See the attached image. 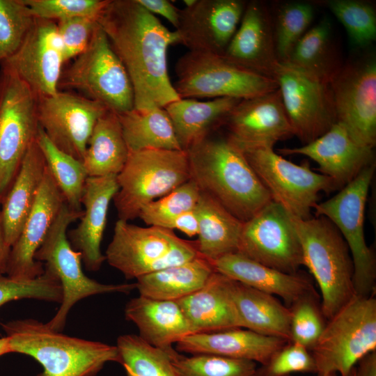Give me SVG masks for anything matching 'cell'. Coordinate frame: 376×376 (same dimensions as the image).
I'll return each instance as SVG.
<instances>
[{
	"label": "cell",
	"instance_id": "33",
	"mask_svg": "<svg viewBox=\"0 0 376 376\" xmlns=\"http://www.w3.org/2000/svg\"><path fill=\"white\" fill-rule=\"evenodd\" d=\"M215 271L212 263L200 255L179 265L147 274L136 279L139 295L178 301L201 288Z\"/></svg>",
	"mask_w": 376,
	"mask_h": 376
},
{
	"label": "cell",
	"instance_id": "18",
	"mask_svg": "<svg viewBox=\"0 0 376 376\" xmlns=\"http://www.w3.org/2000/svg\"><path fill=\"white\" fill-rule=\"evenodd\" d=\"M246 1L195 0L179 10L175 29L188 51L224 55L242 17Z\"/></svg>",
	"mask_w": 376,
	"mask_h": 376
},
{
	"label": "cell",
	"instance_id": "25",
	"mask_svg": "<svg viewBox=\"0 0 376 376\" xmlns=\"http://www.w3.org/2000/svg\"><path fill=\"white\" fill-rule=\"evenodd\" d=\"M125 315L126 320L137 327L139 337L166 352L172 360L180 354L173 347V344L194 334L175 301L158 300L139 295L127 303Z\"/></svg>",
	"mask_w": 376,
	"mask_h": 376
},
{
	"label": "cell",
	"instance_id": "23",
	"mask_svg": "<svg viewBox=\"0 0 376 376\" xmlns=\"http://www.w3.org/2000/svg\"><path fill=\"white\" fill-rule=\"evenodd\" d=\"M223 56L246 70L274 79L279 61L272 15L265 3L246 2L240 23Z\"/></svg>",
	"mask_w": 376,
	"mask_h": 376
},
{
	"label": "cell",
	"instance_id": "10",
	"mask_svg": "<svg viewBox=\"0 0 376 376\" xmlns=\"http://www.w3.org/2000/svg\"><path fill=\"white\" fill-rule=\"evenodd\" d=\"M38 95L5 63L0 65V205L39 130Z\"/></svg>",
	"mask_w": 376,
	"mask_h": 376
},
{
	"label": "cell",
	"instance_id": "13",
	"mask_svg": "<svg viewBox=\"0 0 376 376\" xmlns=\"http://www.w3.org/2000/svg\"><path fill=\"white\" fill-rule=\"evenodd\" d=\"M236 253L288 274L303 265L293 217L273 201L243 223Z\"/></svg>",
	"mask_w": 376,
	"mask_h": 376
},
{
	"label": "cell",
	"instance_id": "22",
	"mask_svg": "<svg viewBox=\"0 0 376 376\" xmlns=\"http://www.w3.org/2000/svg\"><path fill=\"white\" fill-rule=\"evenodd\" d=\"M279 152L284 155H301L311 159L318 164L320 173L332 179L337 189L375 163L373 149L357 142L338 122L312 142L300 147L281 148Z\"/></svg>",
	"mask_w": 376,
	"mask_h": 376
},
{
	"label": "cell",
	"instance_id": "47",
	"mask_svg": "<svg viewBox=\"0 0 376 376\" xmlns=\"http://www.w3.org/2000/svg\"><path fill=\"white\" fill-rule=\"evenodd\" d=\"M295 373H316V366L307 348L289 342L257 368L255 376H288Z\"/></svg>",
	"mask_w": 376,
	"mask_h": 376
},
{
	"label": "cell",
	"instance_id": "15",
	"mask_svg": "<svg viewBox=\"0 0 376 376\" xmlns=\"http://www.w3.org/2000/svg\"><path fill=\"white\" fill-rule=\"evenodd\" d=\"M337 122L359 144H376V61L373 54L343 64L329 82Z\"/></svg>",
	"mask_w": 376,
	"mask_h": 376
},
{
	"label": "cell",
	"instance_id": "26",
	"mask_svg": "<svg viewBox=\"0 0 376 376\" xmlns=\"http://www.w3.org/2000/svg\"><path fill=\"white\" fill-rule=\"evenodd\" d=\"M287 343L249 329L233 328L190 334L176 343L175 350L191 355L207 354L250 360L262 365Z\"/></svg>",
	"mask_w": 376,
	"mask_h": 376
},
{
	"label": "cell",
	"instance_id": "40",
	"mask_svg": "<svg viewBox=\"0 0 376 376\" xmlns=\"http://www.w3.org/2000/svg\"><path fill=\"white\" fill-rule=\"evenodd\" d=\"M327 6L345 27L350 41L364 47L376 39V13L373 6L364 1L326 0L318 1Z\"/></svg>",
	"mask_w": 376,
	"mask_h": 376
},
{
	"label": "cell",
	"instance_id": "29",
	"mask_svg": "<svg viewBox=\"0 0 376 376\" xmlns=\"http://www.w3.org/2000/svg\"><path fill=\"white\" fill-rule=\"evenodd\" d=\"M47 168L36 139L29 146L19 171L1 203L0 216L6 244L11 248L34 205Z\"/></svg>",
	"mask_w": 376,
	"mask_h": 376
},
{
	"label": "cell",
	"instance_id": "36",
	"mask_svg": "<svg viewBox=\"0 0 376 376\" xmlns=\"http://www.w3.org/2000/svg\"><path fill=\"white\" fill-rule=\"evenodd\" d=\"M285 63L329 83L343 65L332 38L330 20L324 17L306 31Z\"/></svg>",
	"mask_w": 376,
	"mask_h": 376
},
{
	"label": "cell",
	"instance_id": "31",
	"mask_svg": "<svg viewBox=\"0 0 376 376\" xmlns=\"http://www.w3.org/2000/svg\"><path fill=\"white\" fill-rule=\"evenodd\" d=\"M232 297L241 328L290 342V311L274 295L233 279Z\"/></svg>",
	"mask_w": 376,
	"mask_h": 376
},
{
	"label": "cell",
	"instance_id": "35",
	"mask_svg": "<svg viewBox=\"0 0 376 376\" xmlns=\"http://www.w3.org/2000/svg\"><path fill=\"white\" fill-rule=\"evenodd\" d=\"M118 116L130 152L149 149L182 150L164 107L134 108Z\"/></svg>",
	"mask_w": 376,
	"mask_h": 376
},
{
	"label": "cell",
	"instance_id": "12",
	"mask_svg": "<svg viewBox=\"0 0 376 376\" xmlns=\"http://www.w3.org/2000/svg\"><path fill=\"white\" fill-rule=\"evenodd\" d=\"M272 200L293 217L307 219L322 191L336 190L329 177L313 171L308 162L292 163L272 148L240 149Z\"/></svg>",
	"mask_w": 376,
	"mask_h": 376
},
{
	"label": "cell",
	"instance_id": "51",
	"mask_svg": "<svg viewBox=\"0 0 376 376\" xmlns=\"http://www.w3.org/2000/svg\"><path fill=\"white\" fill-rule=\"evenodd\" d=\"M356 376H376V351L364 356L355 367Z\"/></svg>",
	"mask_w": 376,
	"mask_h": 376
},
{
	"label": "cell",
	"instance_id": "41",
	"mask_svg": "<svg viewBox=\"0 0 376 376\" xmlns=\"http://www.w3.org/2000/svg\"><path fill=\"white\" fill-rule=\"evenodd\" d=\"M200 194L197 184L190 179L166 195L146 205L139 217L148 226L167 228L178 216L195 209Z\"/></svg>",
	"mask_w": 376,
	"mask_h": 376
},
{
	"label": "cell",
	"instance_id": "27",
	"mask_svg": "<svg viewBox=\"0 0 376 376\" xmlns=\"http://www.w3.org/2000/svg\"><path fill=\"white\" fill-rule=\"evenodd\" d=\"M232 282L214 271L201 288L175 301L194 334L241 328L232 297Z\"/></svg>",
	"mask_w": 376,
	"mask_h": 376
},
{
	"label": "cell",
	"instance_id": "44",
	"mask_svg": "<svg viewBox=\"0 0 376 376\" xmlns=\"http://www.w3.org/2000/svg\"><path fill=\"white\" fill-rule=\"evenodd\" d=\"M289 308L290 342L301 345L310 351L326 324L321 308L317 304L315 292L303 296Z\"/></svg>",
	"mask_w": 376,
	"mask_h": 376
},
{
	"label": "cell",
	"instance_id": "4",
	"mask_svg": "<svg viewBox=\"0 0 376 376\" xmlns=\"http://www.w3.org/2000/svg\"><path fill=\"white\" fill-rule=\"evenodd\" d=\"M293 221L301 246L303 265L318 285L321 311L329 320L356 295L349 249L339 230L326 217H293Z\"/></svg>",
	"mask_w": 376,
	"mask_h": 376
},
{
	"label": "cell",
	"instance_id": "19",
	"mask_svg": "<svg viewBox=\"0 0 376 376\" xmlns=\"http://www.w3.org/2000/svg\"><path fill=\"white\" fill-rule=\"evenodd\" d=\"M179 238L171 229L141 227L118 219L106 250V260L127 279H136L164 269V258Z\"/></svg>",
	"mask_w": 376,
	"mask_h": 376
},
{
	"label": "cell",
	"instance_id": "43",
	"mask_svg": "<svg viewBox=\"0 0 376 376\" xmlns=\"http://www.w3.org/2000/svg\"><path fill=\"white\" fill-rule=\"evenodd\" d=\"M35 19L22 0H0V65L17 52Z\"/></svg>",
	"mask_w": 376,
	"mask_h": 376
},
{
	"label": "cell",
	"instance_id": "2",
	"mask_svg": "<svg viewBox=\"0 0 376 376\" xmlns=\"http://www.w3.org/2000/svg\"><path fill=\"white\" fill-rule=\"evenodd\" d=\"M191 179L242 222L272 200L242 151L226 137L210 135L186 150Z\"/></svg>",
	"mask_w": 376,
	"mask_h": 376
},
{
	"label": "cell",
	"instance_id": "45",
	"mask_svg": "<svg viewBox=\"0 0 376 376\" xmlns=\"http://www.w3.org/2000/svg\"><path fill=\"white\" fill-rule=\"evenodd\" d=\"M22 299H36L61 303L63 290L58 279L45 271L36 279L17 281L0 273V307Z\"/></svg>",
	"mask_w": 376,
	"mask_h": 376
},
{
	"label": "cell",
	"instance_id": "11",
	"mask_svg": "<svg viewBox=\"0 0 376 376\" xmlns=\"http://www.w3.org/2000/svg\"><path fill=\"white\" fill-rule=\"evenodd\" d=\"M375 171L373 163L338 193L313 207L315 217L328 219L345 240L353 263L355 295L363 297L373 295L375 289V256L366 244L363 230L365 207Z\"/></svg>",
	"mask_w": 376,
	"mask_h": 376
},
{
	"label": "cell",
	"instance_id": "48",
	"mask_svg": "<svg viewBox=\"0 0 376 376\" xmlns=\"http://www.w3.org/2000/svg\"><path fill=\"white\" fill-rule=\"evenodd\" d=\"M56 25L63 45L64 61L66 62L85 51L97 22L91 17H77L59 20Z\"/></svg>",
	"mask_w": 376,
	"mask_h": 376
},
{
	"label": "cell",
	"instance_id": "7",
	"mask_svg": "<svg viewBox=\"0 0 376 376\" xmlns=\"http://www.w3.org/2000/svg\"><path fill=\"white\" fill-rule=\"evenodd\" d=\"M191 179L185 150L149 149L130 152L117 175L119 186L113 200L118 219L139 217L148 203L159 198Z\"/></svg>",
	"mask_w": 376,
	"mask_h": 376
},
{
	"label": "cell",
	"instance_id": "14",
	"mask_svg": "<svg viewBox=\"0 0 376 376\" xmlns=\"http://www.w3.org/2000/svg\"><path fill=\"white\" fill-rule=\"evenodd\" d=\"M274 79L294 136L304 145L321 136L337 122L329 83L281 62L276 65Z\"/></svg>",
	"mask_w": 376,
	"mask_h": 376
},
{
	"label": "cell",
	"instance_id": "28",
	"mask_svg": "<svg viewBox=\"0 0 376 376\" xmlns=\"http://www.w3.org/2000/svg\"><path fill=\"white\" fill-rule=\"evenodd\" d=\"M212 263L215 271L258 290L277 295L288 307L303 296L314 292L306 276L298 272H282L238 253L226 255Z\"/></svg>",
	"mask_w": 376,
	"mask_h": 376
},
{
	"label": "cell",
	"instance_id": "55",
	"mask_svg": "<svg viewBox=\"0 0 376 376\" xmlns=\"http://www.w3.org/2000/svg\"><path fill=\"white\" fill-rule=\"evenodd\" d=\"M350 376H356L355 375V368L352 370Z\"/></svg>",
	"mask_w": 376,
	"mask_h": 376
},
{
	"label": "cell",
	"instance_id": "5",
	"mask_svg": "<svg viewBox=\"0 0 376 376\" xmlns=\"http://www.w3.org/2000/svg\"><path fill=\"white\" fill-rule=\"evenodd\" d=\"M376 351V299L354 295L325 324L310 352L316 373L350 376L356 364Z\"/></svg>",
	"mask_w": 376,
	"mask_h": 376
},
{
	"label": "cell",
	"instance_id": "20",
	"mask_svg": "<svg viewBox=\"0 0 376 376\" xmlns=\"http://www.w3.org/2000/svg\"><path fill=\"white\" fill-rule=\"evenodd\" d=\"M227 137L239 149L272 148L294 136L279 88L241 100L224 124Z\"/></svg>",
	"mask_w": 376,
	"mask_h": 376
},
{
	"label": "cell",
	"instance_id": "3",
	"mask_svg": "<svg viewBox=\"0 0 376 376\" xmlns=\"http://www.w3.org/2000/svg\"><path fill=\"white\" fill-rule=\"evenodd\" d=\"M1 327L10 352L29 355L41 364L38 376H95L108 362L120 363L116 345L69 336L35 319Z\"/></svg>",
	"mask_w": 376,
	"mask_h": 376
},
{
	"label": "cell",
	"instance_id": "52",
	"mask_svg": "<svg viewBox=\"0 0 376 376\" xmlns=\"http://www.w3.org/2000/svg\"><path fill=\"white\" fill-rule=\"evenodd\" d=\"M10 247L6 244L0 216V273L3 274Z\"/></svg>",
	"mask_w": 376,
	"mask_h": 376
},
{
	"label": "cell",
	"instance_id": "42",
	"mask_svg": "<svg viewBox=\"0 0 376 376\" xmlns=\"http://www.w3.org/2000/svg\"><path fill=\"white\" fill-rule=\"evenodd\" d=\"M180 376H255L256 363L214 354H180L172 360Z\"/></svg>",
	"mask_w": 376,
	"mask_h": 376
},
{
	"label": "cell",
	"instance_id": "54",
	"mask_svg": "<svg viewBox=\"0 0 376 376\" xmlns=\"http://www.w3.org/2000/svg\"><path fill=\"white\" fill-rule=\"evenodd\" d=\"M288 376H292V375H288ZM322 376H340V375L336 374V373H331V374H327V375H322Z\"/></svg>",
	"mask_w": 376,
	"mask_h": 376
},
{
	"label": "cell",
	"instance_id": "1",
	"mask_svg": "<svg viewBox=\"0 0 376 376\" xmlns=\"http://www.w3.org/2000/svg\"><path fill=\"white\" fill-rule=\"evenodd\" d=\"M97 23L130 79L134 109L164 107L180 97L169 78L167 52L179 44L170 31L136 0H109Z\"/></svg>",
	"mask_w": 376,
	"mask_h": 376
},
{
	"label": "cell",
	"instance_id": "6",
	"mask_svg": "<svg viewBox=\"0 0 376 376\" xmlns=\"http://www.w3.org/2000/svg\"><path fill=\"white\" fill-rule=\"evenodd\" d=\"M83 212L72 210L64 202L34 256L36 261L43 264L45 271L58 279L62 287L61 306L47 323L56 331L63 330L69 311L79 300L104 293L127 294L136 289V283L104 284L85 275L81 268V254L72 247L67 235L68 226L80 219Z\"/></svg>",
	"mask_w": 376,
	"mask_h": 376
},
{
	"label": "cell",
	"instance_id": "50",
	"mask_svg": "<svg viewBox=\"0 0 376 376\" xmlns=\"http://www.w3.org/2000/svg\"><path fill=\"white\" fill-rule=\"evenodd\" d=\"M168 229H177L189 237L198 235V221L194 210L185 212L175 218L168 226Z\"/></svg>",
	"mask_w": 376,
	"mask_h": 376
},
{
	"label": "cell",
	"instance_id": "32",
	"mask_svg": "<svg viewBox=\"0 0 376 376\" xmlns=\"http://www.w3.org/2000/svg\"><path fill=\"white\" fill-rule=\"evenodd\" d=\"M194 211L198 221L196 241L202 256L213 262L237 252L244 222L201 191Z\"/></svg>",
	"mask_w": 376,
	"mask_h": 376
},
{
	"label": "cell",
	"instance_id": "9",
	"mask_svg": "<svg viewBox=\"0 0 376 376\" xmlns=\"http://www.w3.org/2000/svg\"><path fill=\"white\" fill-rule=\"evenodd\" d=\"M173 87L180 98L248 99L278 88L277 82L240 68L222 55L188 51L176 62Z\"/></svg>",
	"mask_w": 376,
	"mask_h": 376
},
{
	"label": "cell",
	"instance_id": "46",
	"mask_svg": "<svg viewBox=\"0 0 376 376\" xmlns=\"http://www.w3.org/2000/svg\"><path fill=\"white\" fill-rule=\"evenodd\" d=\"M36 18L57 21L77 17L97 19L109 0H22Z\"/></svg>",
	"mask_w": 376,
	"mask_h": 376
},
{
	"label": "cell",
	"instance_id": "38",
	"mask_svg": "<svg viewBox=\"0 0 376 376\" xmlns=\"http://www.w3.org/2000/svg\"><path fill=\"white\" fill-rule=\"evenodd\" d=\"M116 347L126 376H180L171 357L135 334H124Z\"/></svg>",
	"mask_w": 376,
	"mask_h": 376
},
{
	"label": "cell",
	"instance_id": "16",
	"mask_svg": "<svg viewBox=\"0 0 376 376\" xmlns=\"http://www.w3.org/2000/svg\"><path fill=\"white\" fill-rule=\"evenodd\" d=\"M108 110L100 102L70 92L38 97L39 126L58 149L82 162L95 125Z\"/></svg>",
	"mask_w": 376,
	"mask_h": 376
},
{
	"label": "cell",
	"instance_id": "8",
	"mask_svg": "<svg viewBox=\"0 0 376 376\" xmlns=\"http://www.w3.org/2000/svg\"><path fill=\"white\" fill-rule=\"evenodd\" d=\"M58 88L79 91L117 114L134 108L130 79L98 23L87 48L62 72Z\"/></svg>",
	"mask_w": 376,
	"mask_h": 376
},
{
	"label": "cell",
	"instance_id": "24",
	"mask_svg": "<svg viewBox=\"0 0 376 376\" xmlns=\"http://www.w3.org/2000/svg\"><path fill=\"white\" fill-rule=\"evenodd\" d=\"M117 175L88 177L81 203L84 210L76 228L67 233L72 247L81 254L88 271L100 269L106 260L100 249L109 204L118 192Z\"/></svg>",
	"mask_w": 376,
	"mask_h": 376
},
{
	"label": "cell",
	"instance_id": "39",
	"mask_svg": "<svg viewBox=\"0 0 376 376\" xmlns=\"http://www.w3.org/2000/svg\"><path fill=\"white\" fill-rule=\"evenodd\" d=\"M314 17L311 3L303 1L281 4L272 16L276 54L279 62L288 61L295 46L306 32Z\"/></svg>",
	"mask_w": 376,
	"mask_h": 376
},
{
	"label": "cell",
	"instance_id": "37",
	"mask_svg": "<svg viewBox=\"0 0 376 376\" xmlns=\"http://www.w3.org/2000/svg\"><path fill=\"white\" fill-rule=\"evenodd\" d=\"M36 141L65 202L75 211L83 210L81 198L88 177L83 162L58 149L40 126Z\"/></svg>",
	"mask_w": 376,
	"mask_h": 376
},
{
	"label": "cell",
	"instance_id": "17",
	"mask_svg": "<svg viewBox=\"0 0 376 376\" xmlns=\"http://www.w3.org/2000/svg\"><path fill=\"white\" fill-rule=\"evenodd\" d=\"M3 63L38 97L56 94L65 63L56 22L36 18L19 49Z\"/></svg>",
	"mask_w": 376,
	"mask_h": 376
},
{
	"label": "cell",
	"instance_id": "34",
	"mask_svg": "<svg viewBox=\"0 0 376 376\" xmlns=\"http://www.w3.org/2000/svg\"><path fill=\"white\" fill-rule=\"evenodd\" d=\"M129 152L118 114L107 111L97 120L88 140L83 160L88 176L118 175Z\"/></svg>",
	"mask_w": 376,
	"mask_h": 376
},
{
	"label": "cell",
	"instance_id": "49",
	"mask_svg": "<svg viewBox=\"0 0 376 376\" xmlns=\"http://www.w3.org/2000/svg\"><path fill=\"white\" fill-rule=\"evenodd\" d=\"M150 13L159 15L167 19L175 28L179 23V8L168 0H136Z\"/></svg>",
	"mask_w": 376,
	"mask_h": 376
},
{
	"label": "cell",
	"instance_id": "21",
	"mask_svg": "<svg viewBox=\"0 0 376 376\" xmlns=\"http://www.w3.org/2000/svg\"><path fill=\"white\" fill-rule=\"evenodd\" d=\"M64 202L47 166L34 205L10 248L3 274L17 281L31 280L44 274L43 264L36 261L34 256Z\"/></svg>",
	"mask_w": 376,
	"mask_h": 376
},
{
	"label": "cell",
	"instance_id": "53",
	"mask_svg": "<svg viewBox=\"0 0 376 376\" xmlns=\"http://www.w3.org/2000/svg\"><path fill=\"white\" fill-rule=\"evenodd\" d=\"M10 352V350L8 338L6 336L3 338H0V357Z\"/></svg>",
	"mask_w": 376,
	"mask_h": 376
},
{
	"label": "cell",
	"instance_id": "30",
	"mask_svg": "<svg viewBox=\"0 0 376 376\" xmlns=\"http://www.w3.org/2000/svg\"><path fill=\"white\" fill-rule=\"evenodd\" d=\"M240 100L233 97L209 101L180 98L164 108L171 120L181 148L186 151L224 125L228 114Z\"/></svg>",
	"mask_w": 376,
	"mask_h": 376
}]
</instances>
